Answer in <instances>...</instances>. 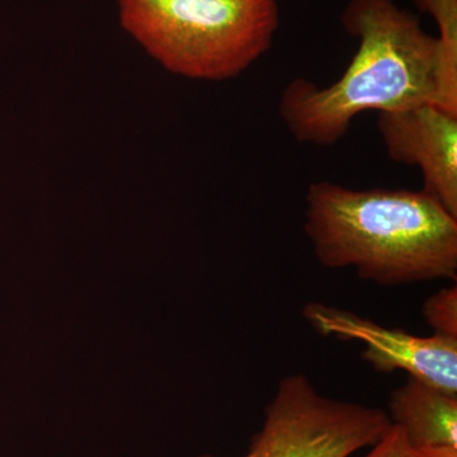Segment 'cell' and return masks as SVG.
Segmentation results:
<instances>
[{
    "instance_id": "obj_1",
    "label": "cell",
    "mask_w": 457,
    "mask_h": 457,
    "mask_svg": "<svg viewBox=\"0 0 457 457\" xmlns=\"http://www.w3.org/2000/svg\"><path fill=\"white\" fill-rule=\"evenodd\" d=\"M341 22L359 40L337 82L318 87L291 80L279 98V116L300 144L335 145L352 121L368 111L404 110L441 95V49L420 18L395 0H350Z\"/></svg>"
},
{
    "instance_id": "obj_2",
    "label": "cell",
    "mask_w": 457,
    "mask_h": 457,
    "mask_svg": "<svg viewBox=\"0 0 457 457\" xmlns=\"http://www.w3.org/2000/svg\"><path fill=\"white\" fill-rule=\"evenodd\" d=\"M303 228L326 269L381 286L456 281L457 218L423 191L312 183Z\"/></svg>"
},
{
    "instance_id": "obj_3",
    "label": "cell",
    "mask_w": 457,
    "mask_h": 457,
    "mask_svg": "<svg viewBox=\"0 0 457 457\" xmlns=\"http://www.w3.org/2000/svg\"><path fill=\"white\" fill-rule=\"evenodd\" d=\"M123 29L167 71L231 79L269 53L278 0H117Z\"/></svg>"
},
{
    "instance_id": "obj_4",
    "label": "cell",
    "mask_w": 457,
    "mask_h": 457,
    "mask_svg": "<svg viewBox=\"0 0 457 457\" xmlns=\"http://www.w3.org/2000/svg\"><path fill=\"white\" fill-rule=\"evenodd\" d=\"M390 426L384 409L328 398L305 375H287L242 457H350L374 446Z\"/></svg>"
},
{
    "instance_id": "obj_5",
    "label": "cell",
    "mask_w": 457,
    "mask_h": 457,
    "mask_svg": "<svg viewBox=\"0 0 457 457\" xmlns=\"http://www.w3.org/2000/svg\"><path fill=\"white\" fill-rule=\"evenodd\" d=\"M303 317L320 336L362 342L361 357L376 371L402 370L409 378L457 395V338L411 335L321 303H306Z\"/></svg>"
},
{
    "instance_id": "obj_6",
    "label": "cell",
    "mask_w": 457,
    "mask_h": 457,
    "mask_svg": "<svg viewBox=\"0 0 457 457\" xmlns=\"http://www.w3.org/2000/svg\"><path fill=\"white\" fill-rule=\"evenodd\" d=\"M387 155L420 168L422 191L457 218V116L432 104L378 112Z\"/></svg>"
},
{
    "instance_id": "obj_7",
    "label": "cell",
    "mask_w": 457,
    "mask_h": 457,
    "mask_svg": "<svg viewBox=\"0 0 457 457\" xmlns=\"http://www.w3.org/2000/svg\"><path fill=\"white\" fill-rule=\"evenodd\" d=\"M387 416L411 447H457V395L408 378L390 395Z\"/></svg>"
},
{
    "instance_id": "obj_8",
    "label": "cell",
    "mask_w": 457,
    "mask_h": 457,
    "mask_svg": "<svg viewBox=\"0 0 457 457\" xmlns=\"http://www.w3.org/2000/svg\"><path fill=\"white\" fill-rule=\"evenodd\" d=\"M437 25L441 49L440 108L457 116V0H414Z\"/></svg>"
},
{
    "instance_id": "obj_9",
    "label": "cell",
    "mask_w": 457,
    "mask_h": 457,
    "mask_svg": "<svg viewBox=\"0 0 457 457\" xmlns=\"http://www.w3.org/2000/svg\"><path fill=\"white\" fill-rule=\"evenodd\" d=\"M422 315L433 335L457 338V286L431 295L422 306Z\"/></svg>"
},
{
    "instance_id": "obj_10",
    "label": "cell",
    "mask_w": 457,
    "mask_h": 457,
    "mask_svg": "<svg viewBox=\"0 0 457 457\" xmlns=\"http://www.w3.org/2000/svg\"><path fill=\"white\" fill-rule=\"evenodd\" d=\"M363 457H416L413 447L400 427L393 425Z\"/></svg>"
},
{
    "instance_id": "obj_11",
    "label": "cell",
    "mask_w": 457,
    "mask_h": 457,
    "mask_svg": "<svg viewBox=\"0 0 457 457\" xmlns=\"http://www.w3.org/2000/svg\"><path fill=\"white\" fill-rule=\"evenodd\" d=\"M416 457H457V447L426 446L413 447Z\"/></svg>"
}]
</instances>
